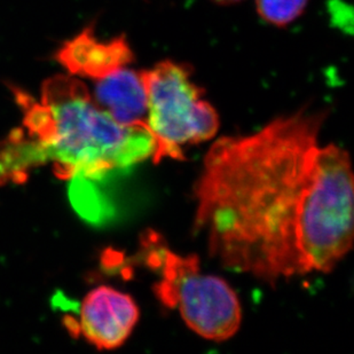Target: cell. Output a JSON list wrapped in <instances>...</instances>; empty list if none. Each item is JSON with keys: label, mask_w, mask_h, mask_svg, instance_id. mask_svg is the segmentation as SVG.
I'll use <instances>...</instances> for the list:
<instances>
[{"label": "cell", "mask_w": 354, "mask_h": 354, "mask_svg": "<svg viewBox=\"0 0 354 354\" xmlns=\"http://www.w3.org/2000/svg\"><path fill=\"white\" fill-rule=\"evenodd\" d=\"M326 111L303 108L218 139L194 186V228L224 268L274 284L329 273L353 244L351 160L322 146Z\"/></svg>", "instance_id": "6da1fadb"}, {"label": "cell", "mask_w": 354, "mask_h": 354, "mask_svg": "<svg viewBox=\"0 0 354 354\" xmlns=\"http://www.w3.org/2000/svg\"><path fill=\"white\" fill-rule=\"evenodd\" d=\"M36 162L52 160L61 179L97 180L151 158L147 125H122L93 100L80 80L54 76L43 84L41 100L15 90Z\"/></svg>", "instance_id": "7a4b0ae2"}, {"label": "cell", "mask_w": 354, "mask_h": 354, "mask_svg": "<svg viewBox=\"0 0 354 354\" xmlns=\"http://www.w3.org/2000/svg\"><path fill=\"white\" fill-rule=\"evenodd\" d=\"M147 264L160 272L153 291L169 308H178L185 322L201 337L227 341L241 327L240 301L231 286L219 277L204 274L196 254L181 256L148 235Z\"/></svg>", "instance_id": "3957f363"}, {"label": "cell", "mask_w": 354, "mask_h": 354, "mask_svg": "<svg viewBox=\"0 0 354 354\" xmlns=\"http://www.w3.org/2000/svg\"><path fill=\"white\" fill-rule=\"evenodd\" d=\"M140 73L147 102L146 120L154 139L153 162L186 160L185 146L210 140L217 133V111L184 66L163 61Z\"/></svg>", "instance_id": "277c9868"}, {"label": "cell", "mask_w": 354, "mask_h": 354, "mask_svg": "<svg viewBox=\"0 0 354 354\" xmlns=\"http://www.w3.org/2000/svg\"><path fill=\"white\" fill-rule=\"evenodd\" d=\"M139 315L133 298L115 288L100 286L82 301L78 329L99 350H114L130 337Z\"/></svg>", "instance_id": "5b68a950"}, {"label": "cell", "mask_w": 354, "mask_h": 354, "mask_svg": "<svg viewBox=\"0 0 354 354\" xmlns=\"http://www.w3.org/2000/svg\"><path fill=\"white\" fill-rule=\"evenodd\" d=\"M55 59L71 75L97 80L127 67L133 60V53L125 38L101 40L92 28H86L66 41Z\"/></svg>", "instance_id": "8992f818"}, {"label": "cell", "mask_w": 354, "mask_h": 354, "mask_svg": "<svg viewBox=\"0 0 354 354\" xmlns=\"http://www.w3.org/2000/svg\"><path fill=\"white\" fill-rule=\"evenodd\" d=\"M92 97L122 125H147V102L140 71L124 67L97 80Z\"/></svg>", "instance_id": "52a82bcc"}, {"label": "cell", "mask_w": 354, "mask_h": 354, "mask_svg": "<svg viewBox=\"0 0 354 354\" xmlns=\"http://www.w3.org/2000/svg\"><path fill=\"white\" fill-rule=\"evenodd\" d=\"M308 0H256L261 19L274 26H287L294 22L308 5Z\"/></svg>", "instance_id": "ba28073f"}, {"label": "cell", "mask_w": 354, "mask_h": 354, "mask_svg": "<svg viewBox=\"0 0 354 354\" xmlns=\"http://www.w3.org/2000/svg\"><path fill=\"white\" fill-rule=\"evenodd\" d=\"M214 1H217L219 3H233L240 1V0H214Z\"/></svg>", "instance_id": "9c48e42d"}]
</instances>
